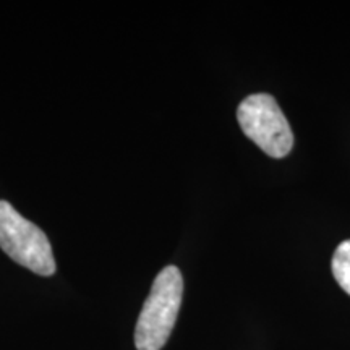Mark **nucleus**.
<instances>
[{
    "instance_id": "f257e3e1",
    "label": "nucleus",
    "mask_w": 350,
    "mask_h": 350,
    "mask_svg": "<svg viewBox=\"0 0 350 350\" xmlns=\"http://www.w3.org/2000/svg\"><path fill=\"white\" fill-rule=\"evenodd\" d=\"M183 278L175 266H165L152 282L135 327V345L138 350H161L172 334L180 312Z\"/></svg>"
},
{
    "instance_id": "f03ea898",
    "label": "nucleus",
    "mask_w": 350,
    "mask_h": 350,
    "mask_svg": "<svg viewBox=\"0 0 350 350\" xmlns=\"http://www.w3.org/2000/svg\"><path fill=\"white\" fill-rule=\"evenodd\" d=\"M0 248L33 273L44 278L55 273L54 253L47 235L5 200H0Z\"/></svg>"
},
{
    "instance_id": "7ed1b4c3",
    "label": "nucleus",
    "mask_w": 350,
    "mask_h": 350,
    "mask_svg": "<svg viewBox=\"0 0 350 350\" xmlns=\"http://www.w3.org/2000/svg\"><path fill=\"white\" fill-rule=\"evenodd\" d=\"M237 119L243 133L271 157H286L294 146L291 125L271 94L245 98L237 109Z\"/></svg>"
},
{
    "instance_id": "20e7f679",
    "label": "nucleus",
    "mask_w": 350,
    "mask_h": 350,
    "mask_svg": "<svg viewBox=\"0 0 350 350\" xmlns=\"http://www.w3.org/2000/svg\"><path fill=\"white\" fill-rule=\"evenodd\" d=\"M332 274L340 288L350 295V239L336 248L332 256Z\"/></svg>"
}]
</instances>
